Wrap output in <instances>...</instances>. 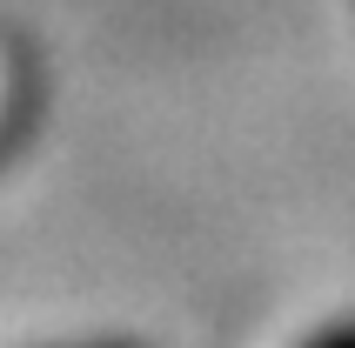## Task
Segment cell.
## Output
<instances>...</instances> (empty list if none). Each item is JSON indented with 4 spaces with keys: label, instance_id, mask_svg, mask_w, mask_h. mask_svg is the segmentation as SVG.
<instances>
[{
    "label": "cell",
    "instance_id": "1",
    "mask_svg": "<svg viewBox=\"0 0 355 348\" xmlns=\"http://www.w3.org/2000/svg\"><path fill=\"white\" fill-rule=\"evenodd\" d=\"M295 348H355V315H336V322H322V329H309Z\"/></svg>",
    "mask_w": 355,
    "mask_h": 348
},
{
    "label": "cell",
    "instance_id": "2",
    "mask_svg": "<svg viewBox=\"0 0 355 348\" xmlns=\"http://www.w3.org/2000/svg\"><path fill=\"white\" fill-rule=\"evenodd\" d=\"M67 348H135V342H67Z\"/></svg>",
    "mask_w": 355,
    "mask_h": 348
}]
</instances>
